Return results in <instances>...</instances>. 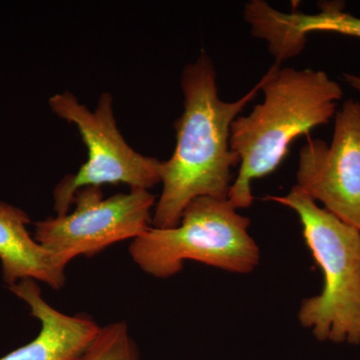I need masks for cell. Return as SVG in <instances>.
<instances>
[{
    "label": "cell",
    "instance_id": "30bf717a",
    "mask_svg": "<svg viewBox=\"0 0 360 360\" xmlns=\"http://www.w3.org/2000/svg\"><path fill=\"white\" fill-rule=\"evenodd\" d=\"M30 215L20 207L0 201V262L7 288L32 278L60 290L68 265L45 250L28 231Z\"/></svg>",
    "mask_w": 360,
    "mask_h": 360
},
{
    "label": "cell",
    "instance_id": "8992f818",
    "mask_svg": "<svg viewBox=\"0 0 360 360\" xmlns=\"http://www.w3.org/2000/svg\"><path fill=\"white\" fill-rule=\"evenodd\" d=\"M155 200L146 189L104 198L101 187H84L75 193V210L35 222L33 238L68 265L75 257H94L139 238L151 227Z\"/></svg>",
    "mask_w": 360,
    "mask_h": 360
},
{
    "label": "cell",
    "instance_id": "3957f363",
    "mask_svg": "<svg viewBox=\"0 0 360 360\" xmlns=\"http://www.w3.org/2000/svg\"><path fill=\"white\" fill-rule=\"evenodd\" d=\"M297 213L303 238L321 266V295L303 300L298 319L317 340L360 345V231L319 207L300 187L269 196Z\"/></svg>",
    "mask_w": 360,
    "mask_h": 360
},
{
    "label": "cell",
    "instance_id": "7c38bea8",
    "mask_svg": "<svg viewBox=\"0 0 360 360\" xmlns=\"http://www.w3.org/2000/svg\"><path fill=\"white\" fill-rule=\"evenodd\" d=\"M343 78H345V82L348 85L357 90V91L360 92V77H357V75H348V73H345L343 75Z\"/></svg>",
    "mask_w": 360,
    "mask_h": 360
},
{
    "label": "cell",
    "instance_id": "ba28073f",
    "mask_svg": "<svg viewBox=\"0 0 360 360\" xmlns=\"http://www.w3.org/2000/svg\"><path fill=\"white\" fill-rule=\"evenodd\" d=\"M319 7L314 14L286 13L262 0H253L246 4L245 16L253 37L266 40L277 63L300 54L310 32H335L360 39V18L345 11V4L326 1Z\"/></svg>",
    "mask_w": 360,
    "mask_h": 360
},
{
    "label": "cell",
    "instance_id": "52a82bcc",
    "mask_svg": "<svg viewBox=\"0 0 360 360\" xmlns=\"http://www.w3.org/2000/svg\"><path fill=\"white\" fill-rule=\"evenodd\" d=\"M296 186L345 224L360 231V103L347 99L336 111L333 141L302 146Z\"/></svg>",
    "mask_w": 360,
    "mask_h": 360
},
{
    "label": "cell",
    "instance_id": "8fae6325",
    "mask_svg": "<svg viewBox=\"0 0 360 360\" xmlns=\"http://www.w3.org/2000/svg\"><path fill=\"white\" fill-rule=\"evenodd\" d=\"M72 360H141V352L125 321L101 326L82 354Z\"/></svg>",
    "mask_w": 360,
    "mask_h": 360
},
{
    "label": "cell",
    "instance_id": "9c48e42d",
    "mask_svg": "<svg viewBox=\"0 0 360 360\" xmlns=\"http://www.w3.org/2000/svg\"><path fill=\"white\" fill-rule=\"evenodd\" d=\"M7 288L28 305L32 316L40 322V331L34 340L0 360H72L101 330V326L87 315H68L51 307L34 279H22Z\"/></svg>",
    "mask_w": 360,
    "mask_h": 360
},
{
    "label": "cell",
    "instance_id": "5b68a950",
    "mask_svg": "<svg viewBox=\"0 0 360 360\" xmlns=\"http://www.w3.org/2000/svg\"><path fill=\"white\" fill-rule=\"evenodd\" d=\"M49 103L54 115L77 127L87 149L86 162L54 188L56 215L70 212L75 193L84 187L127 184L130 189L149 191L161 182L162 161L141 155L127 144L117 129L110 94H101L94 111L68 91L54 94Z\"/></svg>",
    "mask_w": 360,
    "mask_h": 360
},
{
    "label": "cell",
    "instance_id": "6da1fadb",
    "mask_svg": "<svg viewBox=\"0 0 360 360\" xmlns=\"http://www.w3.org/2000/svg\"><path fill=\"white\" fill-rule=\"evenodd\" d=\"M181 89L184 110L174 122V155L161 165L162 193L151 220L155 229L177 226L186 206L195 198L227 200L231 168L240 162L231 148V124L257 96L262 80L238 101H222L214 65L202 52L182 71Z\"/></svg>",
    "mask_w": 360,
    "mask_h": 360
},
{
    "label": "cell",
    "instance_id": "7a4b0ae2",
    "mask_svg": "<svg viewBox=\"0 0 360 360\" xmlns=\"http://www.w3.org/2000/svg\"><path fill=\"white\" fill-rule=\"evenodd\" d=\"M260 90L264 103L231 124V148L240 167L227 200L236 210L252 205V180L274 172L297 137L328 123L343 96L324 71L281 68L277 63L262 78Z\"/></svg>",
    "mask_w": 360,
    "mask_h": 360
},
{
    "label": "cell",
    "instance_id": "277c9868",
    "mask_svg": "<svg viewBox=\"0 0 360 360\" xmlns=\"http://www.w3.org/2000/svg\"><path fill=\"white\" fill-rule=\"evenodd\" d=\"M250 219L229 200L195 198L172 229L151 226L130 243L129 255L146 274L169 278L186 260L236 274H250L259 264V248L248 233Z\"/></svg>",
    "mask_w": 360,
    "mask_h": 360
}]
</instances>
